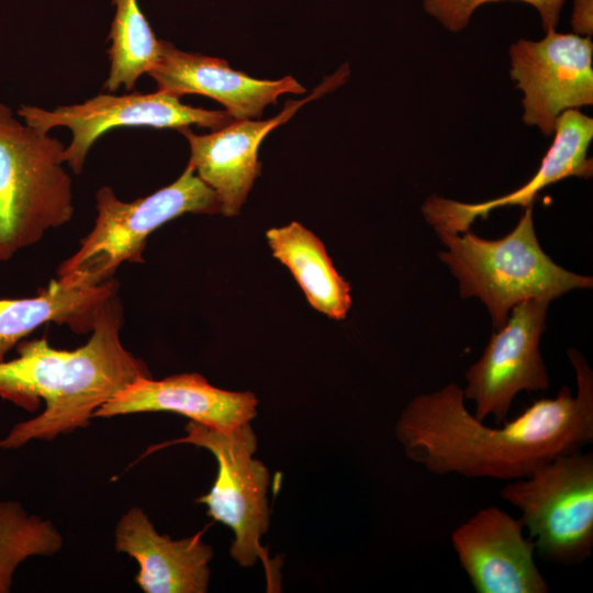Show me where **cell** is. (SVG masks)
I'll list each match as a JSON object with an SVG mask.
<instances>
[{"label":"cell","mask_w":593,"mask_h":593,"mask_svg":"<svg viewBox=\"0 0 593 593\" xmlns=\"http://www.w3.org/2000/svg\"><path fill=\"white\" fill-rule=\"evenodd\" d=\"M503 0H424L423 8L446 30L459 32L463 30L474 11L489 2ZM533 5L539 13L546 32L555 31L559 22L564 0H515Z\"/></svg>","instance_id":"obj_21"},{"label":"cell","mask_w":593,"mask_h":593,"mask_svg":"<svg viewBox=\"0 0 593 593\" xmlns=\"http://www.w3.org/2000/svg\"><path fill=\"white\" fill-rule=\"evenodd\" d=\"M201 535L174 540L160 535L142 508L132 507L118 522L115 549L136 560L135 580L146 593H204L213 550Z\"/></svg>","instance_id":"obj_16"},{"label":"cell","mask_w":593,"mask_h":593,"mask_svg":"<svg viewBox=\"0 0 593 593\" xmlns=\"http://www.w3.org/2000/svg\"><path fill=\"white\" fill-rule=\"evenodd\" d=\"M266 237L309 303L329 318L344 320L351 305L350 283L335 269L323 242L296 221L268 230Z\"/></svg>","instance_id":"obj_18"},{"label":"cell","mask_w":593,"mask_h":593,"mask_svg":"<svg viewBox=\"0 0 593 593\" xmlns=\"http://www.w3.org/2000/svg\"><path fill=\"white\" fill-rule=\"evenodd\" d=\"M446 250L438 253L459 283L463 299L475 296L486 306L493 329L511 310L530 298L551 301L575 289H591L593 279L557 265L540 247L533 206L525 209L512 232L485 239L470 230L462 235L436 231Z\"/></svg>","instance_id":"obj_3"},{"label":"cell","mask_w":593,"mask_h":593,"mask_svg":"<svg viewBox=\"0 0 593 593\" xmlns=\"http://www.w3.org/2000/svg\"><path fill=\"white\" fill-rule=\"evenodd\" d=\"M593 138V120L577 109L564 111L555 125V139L532 179L517 190L478 203H466L437 195L422 205V213L435 231L460 234L478 217H486L495 209L511 205L533 206L546 187L568 177L589 178L593 172L588 149Z\"/></svg>","instance_id":"obj_13"},{"label":"cell","mask_w":593,"mask_h":593,"mask_svg":"<svg viewBox=\"0 0 593 593\" xmlns=\"http://www.w3.org/2000/svg\"><path fill=\"white\" fill-rule=\"evenodd\" d=\"M119 292V282L69 284L51 280L34 296L0 299V361L41 325H67L76 334L91 333L102 305Z\"/></svg>","instance_id":"obj_17"},{"label":"cell","mask_w":593,"mask_h":593,"mask_svg":"<svg viewBox=\"0 0 593 593\" xmlns=\"http://www.w3.org/2000/svg\"><path fill=\"white\" fill-rule=\"evenodd\" d=\"M123 309L118 294L100 309L89 340L74 350L56 349L45 338L21 340L18 357L0 361V398L27 411H44L18 423L0 439V449L30 440H52L86 427L105 402L139 377L146 363L121 342Z\"/></svg>","instance_id":"obj_2"},{"label":"cell","mask_w":593,"mask_h":593,"mask_svg":"<svg viewBox=\"0 0 593 593\" xmlns=\"http://www.w3.org/2000/svg\"><path fill=\"white\" fill-rule=\"evenodd\" d=\"M186 436L150 447L145 455L177 444H190L209 450L217 462V473L210 492L198 502L208 506V514L228 526L234 540L232 558L242 567L261 560L268 586L273 588L277 564L260 544L269 527L267 467L254 457L257 437L247 423L232 430H221L190 421Z\"/></svg>","instance_id":"obj_6"},{"label":"cell","mask_w":593,"mask_h":593,"mask_svg":"<svg viewBox=\"0 0 593 593\" xmlns=\"http://www.w3.org/2000/svg\"><path fill=\"white\" fill-rule=\"evenodd\" d=\"M571 24L575 34L590 37L593 31V0H573Z\"/></svg>","instance_id":"obj_22"},{"label":"cell","mask_w":593,"mask_h":593,"mask_svg":"<svg viewBox=\"0 0 593 593\" xmlns=\"http://www.w3.org/2000/svg\"><path fill=\"white\" fill-rule=\"evenodd\" d=\"M500 496L521 511L535 551L550 563L573 566L593 549V452L560 456L528 477L510 480Z\"/></svg>","instance_id":"obj_7"},{"label":"cell","mask_w":593,"mask_h":593,"mask_svg":"<svg viewBox=\"0 0 593 593\" xmlns=\"http://www.w3.org/2000/svg\"><path fill=\"white\" fill-rule=\"evenodd\" d=\"M159 45L158 61L148 71L158 90L178 97H210L223 104L234 120L259 118L266 105L277 103L279 96L305 92L291 76L259 80L233 70L223 59L180 51L165 40Z\"/></svg>","instance_id":"obj_14"},{"label":"cell","mask_w":593,"mask_h":593,"mask_svg":"<svg viewBox=\"0 0 593 593\" xmlns=\"http://www.w3.org/2000/svg\"><path fill=\"white\" fill-rule=\"evenodd\" d=\"M522 518L489 506L451 533L458 561L477 593H547L535 544Z\"/></svg>","instance_id":"obj_11"},{"label":"cell","mask_w":593,"mask_h":593,"mask_svg":"<svg viewBox=\"0 0 593 593\" xmlns=\"http://www.w3.org/2000/svg\"><path fill=\"white\" fill-rule=\"evenodd\" d=\"M18 115L25 124L42 132L48 133L57 126L69 128L72 137L61 154V160L77 175L82 171L96 141L112 128L149 126L178 130L194 124L215 131L234 121L227 111L187 105L180 102V97L161 90L123 96L100 93L82 103L54 110L22 105Z\"/></svg>","instance_id":"obj_8"},{"label":"cell","mask_w":593,"mask_h":593,"mask_svg":"<svg viewBox=\"0 0 593 593\" xmlns=\"http://www.w3.org/2000/svg\"><path fill=\"white\" fill-rule=\"evenodd\" d=\"M96 201L92 230L58 267L57 278L66 283L99 284L112 279L123 262H144L148 236L165 223L184 213H221L216 193L189 163L176 181L147 197L124 202L104 186Z\"/></svg>","instance_id":"obj_5"},{"label":"cell","mask_w":593,"mask_h":593,"mask_svg":"<svg viewBox=\"0 0 593 593\" xmlns=\"http://www.w3.org/2000/svg\"><path fill=\"white\" fill-rule=\"evenodd\" d=\"M347 75L345 65L307 98L288 101L279 115L267 121L234 120L205 135H197L189 126L178 128L190 145L189 164L216 193L223 215L239 214L255 179L260 175L261 165L257 156L266 135L287 122L301 105L335 89Z\"/></svg>","instance_id":"obj_12"},{"label":"cell","mask_w":593,"mask_h":593,"mask_svg":"<svg viewBox=\"0 0 593 593\" xmlns=\"http://www.w3.org/2000/svg\"><path fill=\"white\" fill-rule=\"evenodd\" d=\"M577 392L567 385L552 399L534 401L501 428L468 411L462 388L450 382L413 398L394 434L405 456L427 471L466 478L515 480L593 441V372L574 348L567 349Z\"/></svg>","instance_id":"obj_1"},{"label":"cell","mask_w":593,"mask_h":593,"mask_svg":"<svg viewBox=\"0 0 593 593\" xmlns=\"http://www.w3.org/2000/svg\"><path fill=\"white\" fill-rule=\"evenodd\" d=\"M115 15L109 40L110 71L103 87L110 92L121 86L135 87L137 79L155 66L159 58V41L149 26L137 0H111Z\"/></svg>","instance_id":"obj_19"},{"label":"cell","mask_w":593,"mask_h":593,"mask_svg":"<svg viewBox=\"0 0 593 593\" xmlns=\"http://www.w3.org/2000/svg\"><path fill=\"white\" fill-rule=\"evenodd\" d=\"M64 144L0 102V261L38 243L74 214Z\"/></svg>","instance_id":"obj_4"},{"label":"cell","mask_w":593,"mask_h":593,"mask_svg":"<svg viewBox=\"0 0 593 593\" xmlns=\"http://www.w3.org/2000/svg\"><path fill=\"white\" fill-rule=\"evenodd\" d=\"M510 48L511 77L524 93L523 121L546 135L561 113L593 103V44L579 34L546 32Z\"/></svg>","instance_id":"obj_10"},{"label":"cell","mask_w":593,"mask_h":593,"mask_svg":"<svg viewBox=\"0 0 593 593\" xmlns=\"http://www.w3.org/2000/svg\"><path fill=\"white\" fill-rule=\"evenodd\" d=\"M550 302L548 298H530L516 304L466 371L463 398L474 402L477 419L493 416L496 424H504L519 392L549 388L539 344Z\"/></svg>","instance_id":"obj_9"},{"label":"cell","mask_w":593,"mask_h":593,"mask_svg":"<svg viewBox=\"0 0 593 593\" xmlns=\"http://www.w3.org/2000/svg\"><path fill=\"white\" fill-rule=\"evenodd\" d=\"M63 546L54 524L29 514L16 501L0 502V593L10 591L16 568L27 558L52 556Z\"/></svg>","instance_id":"obj_20"},{"label":"cell","mask_w":593,"mask_h":593,"mask_svg":"<svg viewBox=\"0 0 593 593\" xmlns=\"http://www.w3.org/2000/svg\"><path fill=\"white\" fill-rule=\"evenodd\" d=\"M251 392H234L210 384L199 373H181L161 380L139 377L124 387L93 417L170 412L211 428L232 430L256 416Z\"/></svg>","instance_id":"obj_15"}]
</instances>
